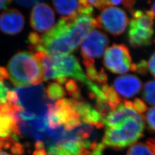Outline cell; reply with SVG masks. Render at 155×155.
I'll return each mask as SVG.
<instances>
[{"mask_svg":"<svg viewBox=\"0 0 155 155\" xmlns=\"http://www.w3.org/2000/svg\"><path fill=\"white\" fill-rule=\"evenodd\" d=\"M97 27L117 36L124 32L129 24V18L124 10L109 6L105 8L95 19Z\"/></svg>","mask_w":155,"mask_h":155,"instance_id":"ba28073f","label":"cell"},{"mask_svg":"<svg viewBox=\"0 0 155 155\" xmlns=\"http://www.w3.org/2000/svg\"><path fill=\"white\" fill-rule=\"evenodd\" d=\"M16 94L14 105L23 112L38 118L47 119L50 107L54 104L46 95L43 85L17 87L13 89Z\"/></svg>","mask_w":155,"mask_h":155,"instance_id":"5b68a950","label":"cell"},{"mask_svg":"<svg viewBox=\"0 0 155 155\" xmlns=\"http://www.w3.org/2000/svg\"><path fill=\"white\" fill-rule=\"evenodd\" d=\"M142 95L144 102L150 105L155 106V80L145 83Z\"/></svg>","mask_w":155,"mask_h":155,"instance_id":"d6986e66","label":"cell"},{"mask_svg":"<svg viewBox=\"0 0 155 155\" xmlns=\"http://www.w3.org/2000/svg\"><path fill=\"white\" fill-rule=\"evenodd\" d=\"M148 71L155 78V52L150 57V60L148 61Z\"/></svg>","mask_w":155,"mask_h":155,"instance_id":"f1b7e54d","label":"cell"},{"mask_svg":"<svg viewBox=\"0 0 155 155\" xmlns=\"http://www.w3.org/2000/svg\"><path fill=\"white\" fill-rule=\"evenodd\" d=\"M101 89L105 94L111 111L115 110L124 100L121 99L114 88L110 87L107 84L102 85Z\"/></svg>","mask_w":155,"mask_h":155,"instance_id":"2e32d148","label":"cell"},{"mask_svg":"<svg viewBox=\"0 0 155 155\" xmlns=\"http://www.w3.org/2000/svg\"><path fill=\"white\" fill-rule=\"evenodd\" d=\"M144 127L143 117L137 114L114 127L106 128L102 144L104 147L122 150L143 137Z\"/></svg>","mask_w":155,"mask_h":155,"instance_id":"3957f363","label":"cell"},{"mask_svg":"<svg viewBox=\"0 0 155 155\" xmlns=\"http://www.w3.org/2000/svg\"><path fill=\"white\" fill-rule=\"evenodd\" d=\"M43 68L44 81L72 77L86 84L89 81L77 59L71 55L52 56L44 52H37Z\"/></svg>","mask_w":155,"mask_h":155,"instance_id":"277c9868","label":"cell"},{"mask_svg":"<svg viewBox=\"0 0 155 155\" xmlns=\"http://www.w3.org/2000/svg\"><path fill=\"white\" fill-rule=\"evenodd\" d=\"M136 71L141 75H146L148 72V62L142 60L136 64Z\"/></svg>","mask_w":155,"mask_h":155,"instance_id":"484cf974","label":"cell"},{"mask_svg":"<svg viewBox=\"0 0 155 155\" xmlns=\"http://www.w3.org/2000/svg\"><path fill=\"white\" fill-rule=\"evenodd\" d=\"M11 3V1L8 0L0 1V10L6 9Z\"/></svg>","mask_w":155,"mask_h":155,"instance_id":"1f68e13d","label":"cell"},{"mask_svg":"<svg viewBox=\"0 0 155 155\" xmlns=\"http://www.w3.org/2000/svg\"><path fill=\"white\" fill-rule=\"evenodd\" d=\"M52 3L57 12L65 17L91 16L93 12L87 1H54Z\"/></svg>","mask_w":155,"mask_h":155,"instance_id":"7c38bea8","label":"cell"},{"mask_svg":"<svg viewBox=\"0 0 155 155\" xmlns=\"http://www.w3.org/2000/svg\"><path fill=\"white\" fill-rule=\"evenodd\" d=\"M133 18L129 22L128 39L133 48L150 45L154 35L155 16L151 10H137L131 13Z\"/></svg>","mask_w":155,"mask_h":155,"instance_id":"8992f818","label":"cell"},{"mask_svg":"<svg viewBox=\"0 0 155 155\" xmlns=\"http://www.w3.org/2000/svg\"><path fill=\"white\" fill-rule=\"evenodd\" d=\"M85 67L86 68L87 75L90 81L97 82L102 85L107 84V77L103 68L101 69L100 71H97L94 64Z\"/></svg>","mask_w":155,"mask_h":155,"instance_id":"e0dca14e","label":"cell"},{"mask_svg":"<svg viewBox=\"0 0 155 155\" xmlns=\"http://www.w3.org/2000/svg\"><path fill=\"white\" fill-rule=\"evenodd\" d=\"M154 41H155V40H154Z\"/></svg>","mask_w":155,"mask_h":155,"instance_id":"d590c367","label":"cell"},{"mask_svg":"<svg viewBox=\"0 0 155 155\" xmlns=\"http://www.w3.org/2000/svg\"><path fill=\"white\" fill-rule=\"evenodd\" d=\"M151 11L153 12V15H154L155 17V2L152 4V8H151Z\"/></svg>","mask_w":155,"mask_h":155,"instance_id":"e575fe53","label":"cell"},{"mask_svg":"<svg viewBox=\"0 0 155 155\" xmlns=\"http://www.w3.org/2000/svg\"><path fill=\"white\" fill-rule=\"evenodd\" d=\"M9 91V88L4 82L0 81V105L5 104L8 101L7 95Z\"/></svg>","mask_w":155,"mask_h":155,"instance_id":"d4e9b609","label":"cell"},{"mask_svg":"<svg viewBox=\"0 0 155 155\" xmlns=\"http://www.w3.org/2000/svg\"><path fill=\"white\" fill-rule=\"evenodd\" d=\"M114 89L118 94L124 98H132L139 94L143 88L141 80L136 75L127 74L117 78L114 80Z\"/></svg>","mask_w":155,"mask_h":155,"instance_id":"5bb4252c","label":"cell"},{"mask_svg":"<svg viewBox=\"0 0 155 155\" xmlns=\"http://www.w3.org/2000/svg\"><path fill=\"white\" fill-rule=\"evenodd\" d=\"M47 155H73L61 146H56L47 150Z\"/></svg>","mask_w":155,"mask_h":155,"instance_id":"cb8c5ba5","label":"cell"},{"mask_svg":"<svg viewBox=\"0 0 155 155\" xmlns=\"http://www.w3.org/2000/svg\"><path fill=\"white\" fill-rule=\"evenodd\" d=\"M64 84L68 94L72 96V99L76 101H83L79 86L74 80L67 79Z\"/></svg>","mask_w":155,"mask_h":155,"instance_id":"44dd1931","label":"cell"},{"mask_svg":"<svg viewBox=\"0 0 155 155\" xmlns=\"http://www.w3.org/2000/svg\"><path fill=\"white\" fill-rule=\"evenodd\" d=\"M48 98L51 101L61 100L66 95V91L61 84L58 82L50 83L45 90Z\"/></svg>","mask_w":155,"mask_h":155,"instance_id":"ac0fdd59","label":"cell"},{"mask_svg":"<svg viewBox=\"0 0 155 155\" xmlns=\"http://www.w3.org/2000/svg\"><path fill=\"white\" fill-rule=\"evenodd\" d=\"M31 25L33 29L39 32L50 31L54 26V12L48 4H38L33 8L31 15Z\"/></svg>","mask_w":155,"mask_h":155,"instance_id":"30bf717a","label":"cell"},{"mask_svg":"<svg viewBox=\"0 0 155 155\" xmlns=\"http://www.w3.org/2000/svg\"><path fill=\"white\" fill-rule=\"evenodd\" d=\"M6 70L11 82L17 87L37 85L44 81L41 61L30 52L16 54L10 59Z\"/></svg>","mask_w":155,"mask_h":155,"instance_id":"7a4b0ae2","label":"cell"},{"mask_svg":"<svg viewBox=\"0 0 155 155\" xmlns=\"http://www.w3.org/2000/svg\"><path fill=\"white\" fill-rule=\"evenodd\" d=\"M104 147L102 143H99L90 155H103Z\"/></svg>","mask_w":155,"mask_h":155,"instance_id":"f546056e","label":"cell"},{"mask_svg":"<svg viewBox=\"0 0 155 155\" xmlns=\"http://www.w3.org/2000/svg\"><path fill=\"white\" fill-rule=\"evenodd\" d=\"M89 4L91 5L94 6L95 8L102 9L105 8L106 6H108L107 1L104 0H98V1H87Z\"/></svg>","mask_w":155,"mask_h":155,"instance_id":"4316f807","label":"cell"},{"mask_svg":"<svg viewBox=\"0 0 155 155\" xmlns=\"http://www.w3.org/2000/svg\"><path fill=\"white\" fill-rule=\"evenodd\" d=\"M132 103L134 109L141 116H143L148 109L145 102L140 98H136Z\"/></svg>","mask_w":155,"mask_h":155,"instance_id":"603a6c76","label":"cell"},{"mask_svg":"<svg viewBox=\"0 0 155 155\" xmlns=\"http://www.w3.org/2000/svg\"><path fill=\"white\" fill-rule=\"evenodd\" d=\"M72 105L82 122L93 125L97 129L104 127V117L100 113L89 104L83 101L71 99Z\"/></svg>","mask_w":155,"mask_h":155,"instance_id":"9a60e30c","label":"cell"},{"mask_svg":"<svg viewBox=\"0 0 155 155\" xmlns=\"http://www.w3.org/2000/svg\"><path fill=\"white\" fill-rule=\"evenodd\" d=\"M40 1H36V0H18L16 1L15 2L17 4L19 5L22 6L23 7L25 8H30L31 6L36 4H39L40 2Z\"/></svg>","mask_w":155,"mask_h":155,"instance_id":"83f0119b","label":"cell"},{"mask_svg":"<svg viewBox=\"0 0 155 155\" xmlns=\"http://www.w3.org/2000/svg\"><path fill=\"white\" fill-rule=\"evenodd\" d=\"M127 155H155L148 144L137 143L133 144L130 148H129Z\"/></svg>","mask_w":155,"mask_h":155,"instance_id":"ffe728a7","label":"cell"},{"mask_svg":"<svg viewBox=\"0 0 155 155\" xmlns=\"http://www.w3.org/2000/svg\"><path fill=\"white\" fill-rule=\"evenodd\" d=\"M18 109L9 103L0 105V137H17Z\"/></svg>","mask_w":155,"mask_h":155,"instance_id":"8fae6325","label":"cell"},{"mask_svg":"<svg viewBox=\"0 0 155 155\" xmlns=\"http://www.w3.org/2000/svg\"><path fill=\"white\" fill-rule=\"evenodd\" d=\"M109 43V39L105 33L92 30L81 45V53L84 66L94 64V59L102 56Z\"/></svg>","mask_w":155,"mask_h":155,"instance_id":"9c48e42d","label":"cell"},{"mask_svg":"<svg viewBox=\"0 0 155 155\" xmlns=\"http://www.w3.org/2000/svg\"><path fill=\"white\" fill-rule=\"evenodd\" d=\"M8 78H9V75L7 70L3 67H0V81L5 82Z\"/></svg>","mask_w":155,"mask_h":155,"instance_id":"4dcf8cb0","label":"cell"},{"mask_svg":"<svg viewBox=\"0 0 155 155\" xmlns=\"http://www.w3.org/2000/svg\"><path fill=\"white\" fill-rule=\"evenodd\" d=\"M0 155H14L12 153H10L6 151H5V150H0Z\"/></svg>","mask_w":155,"mask_h":155,"instance_id":"836d02e7","label":"cell"},{"mask_svg":"<svg viewBox=\"0 0 155 155\" xmlns=\"http://www.w3.org/2000/svg\"><path fill=\"white\" fill-rule=\"evenodd\" d=\"M143 117L148 129L150 132L155 133V106L148 109Z\"/></svg>","mask_w":155,"mask_h":155,"instance_id":"7402d4cb","label":"cell"},{"mask_svg":"<svg viewBox=\"0 0 155 155\" xmlns=\"http://www.w3.org/2000/svg\"><path fill=\"white\" fill-rule=\"evenodd\" d=\"M24 25V17L17 9L7 10L0 15V31L6 35H15L20 32Z\"/></svg>","mask_w":155,"mask_h":155,"instance_id":"4fadbf2b","label":"cell"},{"mask_svg":"<svg viewBox=\"0 0 155 155\" xmlns=\"http://www.w3.org/2000/svg\"><path fill=\"white\" fill-rule=\"evenodd\" d=\"M75 17H62L54 28L43 35L31 32L28 38L29 48L52 56L67 55L72 52L79 45L73 29Z\"/></svg>","mask_w":155,"mask_h":155,"instance_id":"6da1fadb","label":"cell"},{"mask_svg":"<svg viewBox=\"0 0 155 155\" xmlns=\"http://www.w3.org/2000/svg\"><path fill=\"white\" fill-rule=\"evenodd\" d=\"M147 144L150 146V148L152 150L154 155H155V139H148L147 141Z\"/></svg>","mask_w":155,"mask_h":155,"instance_id":"d6a6232c","label":"cell"},{"mask_svg":"<svg viewBox=\"0 0 155 155\" xmlns=\"http://www.w3.org/2000/svg\"><path fill=\"white\" fill-rule=\"evenodd\" d=\"M104 64L110 72L117 74L132 71L134 65L129 48L122 44H114L106 50Z\"/></svg>","mask_w":155,"mask_h":155,"instance_id":"52a82bcc","label":"cell"}]
</instances>
